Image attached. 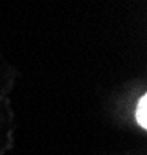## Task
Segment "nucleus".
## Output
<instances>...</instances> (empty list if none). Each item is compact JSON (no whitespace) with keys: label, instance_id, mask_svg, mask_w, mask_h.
<instances>
[{"label":"nucleus","instance_id":"nucleus-1","mask_svg":"<svg viewBox=\"0 0 147 155\" xmlns=\"http://www.w3.org/2000/svg\"><path fill=\"white\" fill-rule=\"evenodd\" d=\"M135 116H136V123L141 126L142 130H145L147 129V95L145 93L138 99Z\"/></svg>","mask_w":147,"mask_h":155}]
</instances>
